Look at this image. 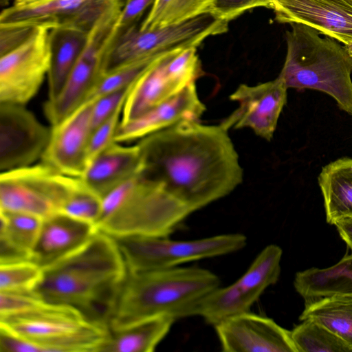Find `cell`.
Returning <instances> with one entry per match:
<instances>
[{"label":"cell","mask_w":352,"mask_h":352,"mask_svg":"<svg viewBox=\"0 0 352 352\" xmlns=\"http://www.w3.org/2000/svg\"><path fill=\"white\" fill-rule=\"evenodd\" d=\"M129 272L177 267L184 263L235 252L243 248L246 236L230 233L188 241L168 236L113 237Z\"/></svg>","instance_id":"obj_8"},{"label":"cell","mask_w":352,"mask_h":352,"mask_svg":"<svg viewBox=\"0 0 352 352\" xmlns=\"http://www.w3.org/2000/svg\"><path fill=\"white\" fill-rule=\"evenodd\" d=\"M318 184L329 223L352 216V158H340L324 166Z\"/></svg>","instance_id":"obj_23"},{"label":"cell","mask_w":352,"mask_h":352,"mask_svg":"<svg viewBox=\"0 0 352 352\" xmlns=\"http://www.w3.org/2000/svg\"><path fill=\"white\" fill-rule=\"evenodd\" d=\"M345 47L346 48L347 51L350 54L351 56L352 57V44L349 45H345Z\"/></svg>","instance_id":"obj_42"},{"label":"cell","mask_w":352,"mask_h":352,"mask_svg":"<svg viewBox=\"0 0 352 352\" xmlns=\"http://www.w3.org/2000/svg\"><path fill=\"white\" fill-rule=\"evenodd\" d=\"M157 57L137 61L104 74L86 102L94 101L102 96L130 86Z\"/></svg>","instance_id":"obj_33"},{"label":"cell","mask_w":352,"mask_h":352,"mask_svg":"<svg viewBox=\"0 0 352 352\" xmlns=\"http://www.w3.org/2000/svg\"><path fill=\"white\" fill-rule=\"evenodd\" d=\"M286 32L287 54L278 75L286 87L311 89L331 96L352 116V57L335 38L322 37L309 26L290 24Z\"/></svg>","instance_id":"obj_4"},{"label":"cell","mask_w":352,"mask_h":352,"mask_svg":"<svg viewBox=\"0 0 352 352\" xmlns=\"http://www.w3.org/2000/svg\"><path fill=\"white\" fill-rule=\"evenodd\" d=\"M291 335L298 352H352L342 339L313 320H302Z\"/></svg>","instance_id":"obj_30"},{"label":"cell","mask_w":352,"mask_h":352,"mask_svg":"<svg viewBox=\"0 0 352 352\" xmlns=\"http://www.w3.org/2000/svg\"><path fill=\"white\" fill-rule=\"evenodd\" d=\"M191 211L141 172L102 198L98 230L112 237L168 236Z\"/></svg>","instance_id":"obj_5"},{"label":"cell","mask_w":352,"mask_h":352,"mask_svg":"<svg viewBox=\"0 0 352 352\" xmlns=\"http://www.w3.org/2000/svg\"><path fill=\"white\" fill-rule=\"evenodd\" d=\"M270 8L279 23L303 24L352 44V0H272Z\"/></svg>","instance_id":"obj_18"},{"label":"cell","mask_w":352,"mask_h":352,"mask_svg":"<svg viewBox=\"0 0 352 352\" xmlns=\"http://www.w3.org/2000/svg\"><path fill=\"white\" fill-rule=\"evenodd\" d=\"M124 6V0H37L4 9L0 25L28 24L69 28L90 32L106 14Z\"/></svg>","instance_id":"obj_12"},{"label":"cell","mask_w":352,"mask_h":352,"mask_svg":"<svg viewBox=\"0 0 352 352\" xmlns=\"http://www.w3.org/2000/svg\"><path fill=\"white\" fill-rule=\"evenodd\" d=\"M214 327L224 352H298L290 331L250 311L226 319Z\"/></svg>","instance_id":"obj_17"},{"label":"cell","mask_w":352,"mask_h":352,"mask_svg":"<svg viewBox=\"0 0 352 352\" xmlns=\"http://www.w3.org/2000/svg\"><path fill=\"white\" fill-rule=\"evenodd\" d=\"M206 107L199 98L196 84L132 120L122 122L115 141L126 143L186 121H199Z\"/></svg>","instance_id":"obj_19"},{"label":"cell","mask_w":352,"mask_h":352,"mask_svg":"<svg viewBox=\"0 0 352 352\" xmlns=\"http://www.w3.org/2000/svg\"><path fill=\"white\" fill-rule=\"evenodd\" d=\"M43 270L32 261L0 265V292L33 291Z\"/></svg>","instance_id":"obj_31"},{"label":"cell","mask_w":352,"mask_h":352,"mask_svg":"<svg viewBox=\"0 0 352 352\" xmlns=\"http://www.w3.org/2000/svg\"><path fill=\"white\" fill-rule=\"evenodd\" d=\"M299 318L319 323L352 348V295L334 294L305 300Z\"/></svg>","instance_id":"obj_26"},{"label":"cell","mask_w":352,"mask_h":352,"mask_svg":"<svg viewBox=\"0 0 352 352\" xmlns=\"http://www.w3.org/2000/svg\"><path fill=\"white\" fill-rule=\"evenodd\" d=\"M102 210V199L88 188L81 180L63 206L60 213L96 226Z\"/></svg>","instance_id":"obj_32"},{"label":"cell","mask_w":352,"mask_h":352,"mask_svg":"<svg viewBox=\"0 0 352 352\" xmlns=\"http://www.w3.org/2000/svg\"><path fill=\"white\" fill-rule=\"evenodd\" d=\"M220 285L219 277L198 267L126 272L111 316L109 330L142 320L166 316L175 320L197 316L204 298Z\"/></svg>","instance_id":"obj_3"},{"label":"cell","mask_w":352,"mask_h":352,"mask_svg":"<svg viewBox=\"0 0 352 352\" xmlns=\"http://www.w3.org/2000/svg\"><path fill=\"white\" fill-rule=\"evenodd\" d=\"M89 34L69 28L50 30L47 100H54L63 88L87 44Z\"/></svg>","instance_id":"obj_22"},{"label":"cell","mask_w":352,"mask_h":352,"mask_svg":"<svg viewBox=\"0 0 352 352\" xmlns=\"http://www.w3.org/2000/svg\"><path fill=\"white\" fill-rule=\"evenodd\" d=\"M80 178L40 162L1 172L0 211L22 212L43 219L59 213Z\"/></svg>","instance_id":"obj_9"},{"label":"cell","mask_w":352,"mask_h":352,"mask_svg":"<svg viewBox=\"0 0 352 352\" xmlns=\"http://www.w3.org/2000/svg\"><path fill=\"white\" fill-rule=\"evenodd\" d=\"M217 1L155 0L150 12L139 28L141 30H152L211 13Z\"/></svg>","instance_id":"obj_28"},{"label":"cell","mask_w":352,"mask_h":352,"mask_svg":"<svg viewBox=\"0 0 352 352\" xmlns=\"http://www.w3.org/2000/svg\"><path fill=\"white\" fill-rule=\"evenodd\" d=\"M0 329L30 340L36 352H97L107 336L77 309L44 300L29 311L0 317Z\"/></svg>","instance_id":"obj_6"},{"label":"cell","mask_w":352,"mask_h":352,"mask_svg":"<svg viewBox=\"0 0 352 352\" xmlns=\"http://www.w3.org/2000/svg\"><path fill=\"white\" fill-rule=\"evenodd\" d=\"M33 292L43 300L77 309L109 329L126 268L114 239L98 230L81 248L43 268Z\"/></svg>","instance_id":"obj_2"},{"label":"cell","mask_w":352,"mask_h":352,"mask_svg":"<svg viewBox=\"0 0 352 352\" xmlns=\"http://www.w3.org/2000/svg\"><path fill=\"white\" fill-rule=\"evenodd\" d=\"M142 158L138 143L114 142L97 155L80 177L83 184L102 199L142 171Z\"/></svg>","instance_id":"obj_21"},{"label":"cell","mask_w":352,"mask_h":352,"mask_svg":"<svg viewBox=\"0 0 352 352\" xmlns=\"http://www.w3.org/2000/svg\"><path fill=\"white\" fill-rule=\"evenodd\" d=\"M92 101H87L51 127L41 162L55 170L80 178L88 165V147L93 131Z\"/></svg>","instance_id":"obj_16"},{"label":"cell","mask_w":352,"mask_h":352,"mask_svg":"<svg viewBox=\"0 0 352 352\" xmlns=\"http://www.w3.org/2000/svg\"><path fill=\"white\" fill-rule=\"evenodd\" d=\"M122 6L104 16L89 34L87 44L57 96L44 104L51 126L85 103L104 74V60Z\"/></svg>","instance_id":"obj_11"},{"label":"cell","mask_w":352,"mask_h":352,"mask_svg":"<svg viewBox=\"0 0 352 352\" xmlns=\"http://www.w3.org/2000/svg\"><path fill=\"white\" fill-rule=\"evenodd\" d=\"M51 128L25 105L0 103V169L8 171L35 164L48 144Z\"/></svg>","instance_id":"obj_14"},{"label":"cell","mask_w":352,"mask_h":352,"mask_svg":"<svg viewBox=\"0 0 352 352\" xmlns=\"http://www.w3.org/2000/svg\"><path fill=\"white\" fill-rule=\"evenodd\" d=\"M49 31L41 27L24 44L1 56L0 103L25 105L36 94L49 70Z\"/></svg>","instance_id":"obj_13"},{"label":"cell","mask_w":352,"mask_h":352,"mask_svg":"<svg viewBox=\"0 0 352 352\" xmlns=\"http://www.w3.org/2000/svg\"><path fill=\"white\" fill-rule=\"evenodd\" d=\"M43 219L30 214L0 211V239L30 257Z\"/></svg>","instance_id":"obj_29"},{"label":"cell","mask_w":352,"mask_h":352,"mask_svg":"<svg viewBox=\"0 0 352 352\" xmlns=\"http://www.w3.org/2000/svg\"><path fill=\"white\" fill-rule=\"evenodd\" d=\"M2 1H3L5 3H6L8 2V0H2Z\"/></svg>","instance_id":"obj_43"},{"label":"cell","mask_w":352,"mask_h":352,"mask_svg":"<svg viewBox=\"0 0 352 352\" xmlns=\"http://www.w3.org/2000/svg\"><path fill=\"white\" fill-rule=\"evenodd\" d=\"M139 26L111 43L105 57L104 74L175 50L197 47L208 36L227 32L228 22L208 13L152 30H141Z\"/></svg>","instance_id":"obj_7"},{"label":"cell","mask_w":352,"mask_h":352,"mask_svg":"<svg viewBox=\"0 0 352 352\" xmlns=\"http://www.w3.org/2000/svg\"><path fill=\"white\" fill-rule=\"evenodd\" d=\"M97 231L93 224L55 214L43 219L31 261L45 268L78 250Z\"/></svg>","instance_id":"obj_20"},{"label":"cell","mask_w":352,"mask_h":352,"mask_svg":"<svg viewBox=\"0 0 352 352\" xmlns=\"http://www.w3.org/2000/svg\"><path fill=\"white\" fill-rule=\"evenodd\" d=\"M294 285L305 300L334 294L352 295V254L331 267H312L298 272Z\"/></svg>","instance_id":"obj_25"},{"label":"cell","mask_w":352,"mask_h":352,"mask_svg":"<svg viewBox=\"0 0 352 352\" xmlns=\"http://www.w3.org/2000/svg\"><path fill=\"white\" fill-rule=\"evenodd\" d=\"M43 300L30 292H0V317L34 309Z\"/></svg>","instance_id":"obj_38"},{"label":"cell","mask_w":352,"mask_h":352,"mask_svg":"<svg viewBox=\"0 0 352 352\" xmlns=\"http://www.w3.org/2000/svg\"><path fill=\"white\" fill-rule=\"evenodd\" d=\"M41 28L28 24L0 25V55L3 56L16 50Z\"/></svg>","instance_id":"obj_37"},{"label":"cell","mask_w":352,"mask_h":352,"mask_svg":"<svg viewBox=\"0 0 352 352\" xmlns=\"http://www.w3.org/2000/svg\"><path fill=\"white\" fill-rule=\"evenodd\" d=\"M287 90L279 76L256 85H240L230 96L239 107L221 124L228 130L250 128L256 135L271 140L287 102Z\"/></svg>","instance_id":"obj_15"},{"label":"cell","mask_w":352,"mask_h":352,"mask_svg":"<svg viewBox=\"0 0 352 352\" xmlns=\"http://www.w3.org/2000/svg\"><path fill=\"white\" fill-rule=\"evenodd\" d=\"M282 252L281 248L274 244L263 248L248 270L234 282L239 291L256 301L268 287L277 282Z\"/></svg>","instance_id":"obj_27"},{"label":"cell","mask_w":352,"mask_h":352,"mask_svg":"<svg viewBox=\"0 0 352 352\" xmlns=\"http://www.w3.org/2000/svg\"><path fill=\"white\" fill-rule=\"evenodd\" d=\"M272 0H217L211 13L229 22L245 11L257 7L271 8Z\"/></svg>","instance_id":"obj_39"},{"label":"cell","mask_w":352,"mask_h":352,"mask_svg":"<svg viewBox=\"0 0 352 352\" xmlns=\"http://www.w3.org/2000/svg\"><path fill=\"white\" fill-rule=\"evenodd\" d=\"M333 225L342 239L352 250V216L340 219Z\"/></svg>","instance_id":"obj_40"},{"label":"cell","mask_w":352,"mask_h":352,"mask_svg":"<svg viewBox=\"0 0 352 352\" xmlns=\"http://www.w3.org/2000/svg\"><path fill=\"white\" fill-rule=\"evenodd\" d=\"M123 107L124 105L119 107L92 131L88 147V164L97 155L116 142L115 138L122 120Z\"/></svg>","instance_id":"obj_34"},{"label":"cell","mask_w":352,"mask_h":352,"mask_svg":"<svg viewBox=\"0 0 352 352\" xmlns=\"http://www.w3.org/2000/svg\"><path fill=\"white\" fill-rule=\"evenodd\" d=\"M137 143L142 175L191 212L229 195L243 181L239 155L221 124L182 122Z\"/></svg>","instance_id":"obj_1"},{"label":"cell","mask_w":352,"mask_h":352,"mask_svg":"<svg viewBox=\"0 0 352 352\" xmlns=\"http://www.w3.org/2000/svg\"><path fill=\"white\" fill-rule=\"evenodd\" d=\"M175 321L169 316H156L120 330H109V337L98 352H152Z\"/></svg>","instance_id":"obj_24"},{"label":"cell","mask_w":352,"mask_h":352,"mask_svg":"<svg viewBox=\"0 0 352 352\" xmlns=\"http://www.w3.org/2000/svg\"><path fill=\"white\" fill-rule=\"evenodd\" d=\"M37 0H15L16 4H25L35 1Z\"/></svg>","instance_id":"obj_41"},{"label":"cell","mask_w":352,"mask_h":352,"mask_svg":"<svg viewBox=\"0 0 352 352\" xmlns=\"http://www.w3.org/2000/svg\"><path fill=\"white\" fill-rule=\"evenodd\" d=\"M133 84L134 82L124 89L105 94L92 101L93 130L109 118L119 107L124 104Z\"/></svg>","instance_id":"obj_35"},{"label":"cell","mask_w":352,"mask_h":352,"mask_svg":"<svg viewBox=\"0 0 352 352\" xmlns=\"http://www.w3.org/2000/svg\"><path fill=\"white\" fill-rule=\"evenodd\" d=\"M154 1L155 0H124V6L114 28L111 43L138 26V22L144 12Z\"/></svg>","instance_id":"obj_36"},{"label":"cell","mask_w":352,"mask_h":352,"mask_svg":"<svg viewBox=\"0 0 352 352\" xmlns=\"http://www.w3.org/2000/svg\"><path fill=\"white\" fill-rule=\"evenodd\" d=\"M196 48L175 50L155 58L134 82L121 121L140 116L195 82L202 74Z\"/></svg>","instance_id":"obj_10"}]
</instances>
